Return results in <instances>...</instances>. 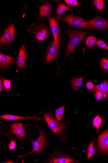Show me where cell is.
I'll use <instances>...</instances> for the list:
<instances>
[{
  "label": "cell",
  "instance_id": "cell-1",
  "mask_svg": "<svg viewBox=\"0 0 108 163\" xmlns=\"http://www.w3.org/2000/svg\"><path fill=\"white\" fill-rule=\"evenodd\" d=\"M68 33L70 40L66 50V58L83 40L88 33L85 31L69 30Z\"/></svg>",
  "mask_w": 108,
  "mask_h": 163
},
{
  "label": "cell",
  "instance_id": "cell-2",
  "mask_svg": "<svg viewBox=\"0 0 108 163\" xmlns=\"http://www.w3.org/2000/svg\"><path fill=\"white\" fill-rule=\"evenodd\" d=\"M44 118L50 128L57 135L60 136L63 134L64 130V124H58L53 115L50 113H46L44 114Z\"/></svg>",
  "mask_w": 108,
  "mask_h": 163
},
{
  "label": "cell",
  "instance_id": "cell-3",
  "mask_svg": "<svg viewBox=\"0 0 108 163\" xmlns=\"http://www.w3.org/2000/svg\"><path fill=\"white\" fill-rule=\"evenodd\" d=\"M63 20L70 26L76 27H82L91 29L83 19L79 16L72 15L66 16L63 18Z\"/></svg>",
  "mask_w": 108,
  "mask_h": 163
},
{
  "label": "cell",
  "instance_id": "cell-4",
  "mask_svg": "<svg viewBox=\"0 0 108 163\" xmlns=\"http://www.w3.org/2000/svg\"><path fill=\"white\" fill-rule=\"evenodd\" d=\"M61 35L58 36L57 40L53 41L50 45L48 50L45 64H47L57 56L58 52L60 43Z\"/></svg>",
  "mask_w": 108,
  "mask_h": 163
},
{
  "label": "cell",
  "instance_id": "cell-5",
  "mask_svg": "<svg viewBox=\"0 0 108 163\" xmlns=\"http://www.w3.org/2000/svg\"><path fill=\"white\" fill-rule=\"evenodd\" d=\"M31 141L33 148L32 151L24 155H20L18 159L32 154L39 153L43 150L45 142V137L44 133L40 130V135L38 139L35 141Z\"/></svg>",
  "mask_w": 108,
  "mask_h": 163
},
{
  "label": "cell",
  "instance_id": "cell-6",
  "mask_svg": "<svg viewBox=\"0 0 108 163\" xmlns=\"http://www.w3.org/2000/svg\"><path fill=\"white\" fill-rule=\"evenodd\" d=\"M15 26L11 24L8 27L3 33L1 39V44H5L12 42L15 38Z\"/></svg>",
  "mask_w": 108,
  "mask_h": 163
},
{
  "label": "cell",
  "instance_id": "cell-7",
  "mask_svg": "<svg viewBox=\"0 0 108 163\" xmlns=\"http://www.w3.org/2000/svg\"><path fill=\"white\" fill-rule=\"evenodd\" d=\"M87 23L88 26L101 30H105L108 28V21L101 18H95Z\"/></svg>",
  "mask_w": 108,
  "mask_h": 163
},
{
  "label": "cell",
  "instance_id": "cell-8",
  "mask_svg": "<svg viewBox=\"0 0 108 163\" xmlns=\"http://www.w3.org/2000/svg\"><path fill=\"white\" fill-rule=\"evenodd\" d=\"M98 143L99 149L101 152H108V129L99 136Z\"/></svg>",
  "mask_w": 108,
  "mask_h": 163
},
{
  "label": "cell",
  "instance_id": "cell-9",
  "mask_svg": "<svg viewBox=\"0 0 108 163\" xmlns=\"http://www.w3.org/2000/svg\"><path fill=\"white\" fill-rule=\"evenodd\" d=\"M26 44L24 43L19 52L16 61V64L19 68L22 69L24 67L26 64Z\"/></svg>",
  "mask_w": 108,
  "mask_h": 163
},
{
  "label": "cell",
  "instance_id": "cell-10",
  "mask_svg": "<svg viewBox=\"0 0 108 163\" xmlns=\"http://www.w3.org/2000/svg\"><path fill=\"white\" fill-rule=\"evenodd\" d=\"M11 130L14 134L19 137L24 138L26 137L24 129L21 123H16L12 124Z\"/></svg>",
  "mask_w": 108,
  "mask_h": 163
},
{
  "label": "cell",
  "instance_id": "cell-11",
  "mask_svg": "<svg viewBox=\"0 0 108 163\" xmlns=\"http://www.w3.org/2000/svg\"><path fill=\"white\" fill-rule=\"evenodd\" d=\"M15 58L5 55L1 53H0V66L1 68H5L13 63Z\"/></svg>",
  "mask_w": 108,
  "mask_h": 163
},
{
  "label": "cell",
  "instance_id": "cell-12",
  "mask_svg": "<svg viewBox=\"0 0 108 163\" xmlns=\"http://www.w3.org/2000/svg\"><path fill=\"white\" fill-rule=\"evenodd\" d=\"M95 93L99 91L103 94V97L106 98L108 94V81L106 80L95 86L93 90Z\"/></svg>",
  "mask_w": 108,
  "mask_h": 163
},
{
  "label": "cell",
  "instance_id": "cell-13",
  "mask_svg": "<svg viewBox=\"0 0 108 163\" xmlns=\"http://www.w3.org/2000/svg\"><path fill=\"white\" fill-rule=\"evenodd\" d=\"M49 21L55 40L56 41L58 36V35L59 30V24L55 18H50Z\"/></svg>",
  "mask_w": 108,
  "mask_h": 163
},
{
  "label": "cell",
  "instance_id": "cell-14",
  "mask_svg": "<svg viewBox=\"0 0 108 163\" xmlns=\"http://www.w3.org/2000/svg\"><path fill=\"white\" fill-rule=\"evenodd\" d=\"M0 118H1V119H6L10 120H15L19 119H30L35 120L37 121H41V119L40 118L37 117L35 116L33 117L31 116L28 117H24L16 116L14 115L6 114L3 115H1V116H0Z\"/></svg>",
  "mask_w": 108,
  "mask_h": 163
},
{
  "label": "cell",
  "instance_id": "cell-15",
  "mask_svg": "<svg viewBox=\"0 0 108 163\" xmlns=\"http://www.w3.org/2000/svg\"><path fill=\"white\" fill-rule=\"evenodd\" d=\"M34 32L36 39L40 41L44 40L48 34L47 29L44 27L37 28Z\"/></svg>",
  "mask_w": 108,
  "mask_h": 163
},
{
  "label": "cell",
  "instance_id": "cell-16",
  "mask_svg": "<svg viewBox=\"0 0 108 163\" xmlns=\"http://www.w3.org/2000/svg\"><path fill=\"white\" fill-rule=\"evenodd\" d=\"M75 160L69 157L61 156L53 158L49 160V163H69L76 162Z\"/></svg>",
  "mask_w": 108,
  "mask_h": 163
},
{
  "label": "cell",
  "instance_id": "cell-17",
  "mask_svg": "<svg viewBox=\"0 0 108 163\" xmlns=\"http://www.w3.org/2000/svg\"><path fill=\"white\" fill-rule=\"evenodd\" d=\"M40 15L41 17L49 15L51 12V8L50 5H45L41 6L40 10Z\"/></svg>",
  "mask_w": 108,
  "mask_h": 163
},
{
  "label": "cell",
  "instance_id": "cell-18",
  "mask_svg": "<svg viewBox=\"0 0 108 163\" xmlns=\"http://www.w3.org/2000/svg\"><path fill=\"white\" fill-rule=\"evenodd\" d=\"M85 76L80 78H72L70 82L72 86V88L74 89V91L78 90V88L82 86Z\"/></svg>",
  "mask_w": 108,
  "mask_h": 163
},
{
  "label": "cell",
  "instance_id": "cell-19",
  "mask_svg": "<svg viewBox=\"0 0 108 163\" xmlns=\"http://www.w3.org/2000/svg\"><path fill=\"white\" fill-rule=\"evenodd\" d=\"M65 106H63L55 110V115L58 124H61V120L64 112Z\"/></svg>",
  "mask_w": 108,
  "mask_h": 163
},
{
  "label": "cell",
  "instance_id": "cell-20",
  "mask_svg": "<svg viewBox=\"0 0 108 163\" xmlns=\"http://www.w3.org/2000/svg\"><path fill=\"white\" fill-rule=\"evenodd\" d=\"M69 10V8L66 6L64 4L62 3L57 7L56 12L58 15L61 16L65 11Z\"/></svg>",
  "mask_w": 108,
  "mask_h": 163
},
{
  "label": "cell",
  "instance_id": "cell-21",
  "mask_svg": "<svg viewBox=\"0 0 108 163\" xmlns=\"http://www.w3.org/2000/svg\"><path fill=\"white\" fill-rule=\"evenodd\" d=\"M97 152L94 147V144L91 142L89 145L88 150V158H90L94 155L96 154Z\"/></svg>",
  "mask_w": 108,
  "mask_h": 163
},
{
  "label": "cell",
  "instance_id": "cell-22",
  "mask_svg": "<svg viewBox=\"0 0 108 163\" xmlns=\"http://www.w3.org/2000/svg\"><path fill=\"white\" fill-rule=\"evenodd\" d=\"M97 39L93 36L89 37L86 40L85 44L88 47L93 46L96 43Z\"/></svg>",
  "mask_w": 108,
  "mask_h": 163
},
{
  "label": "cell",
  "instance_id": "cell-23",
  "mask_svg": "<svg viewBox=\"0 0 108 163\" xmlns=\"http://www.w3.org/2000/svg\"><path fill=\"white\" fill-rule=\"evenodd\" d=\"M102 122V120L99 116H97L94 118L93 121V124L94 126L97 128V133L99 132V129Z\"/></svg>",
  "mask_w": 108,
  "mask_h": 163
},
{
  "label": "cell",
  "instance_id": "cell-24",
  "mask_svg": "<svg viewBox=\"0 0 108 163\" xmlns=\"http://www.w3.org/2000/svg\"><path fill=\"white\" fill-rule=\"evenodd\" d=\"M3 84L6 91L7 93L11 91L12 89L11 88V81L7 80L4 78H2Z\"/></svg>",
  "mask_w": 108,
  "mask_h": 163
},
{
  "label": "cell",
  "instance_id": "cell-25",
  "mask_svg": "<svg viewBox=\"0 0 108 163\" xmlns=\"http://www.w3.org/2000/svg\"><path fill=\"white\" fill-rule=\"evenodd\" d=\"M94 5L98 9L102 10L104 7V2L102 0H95L94 2Z\"/></svg>",
  "mask_w": 108,
  "mask_h": 163
},
{
  "label": "cell",
  "instance_id": "cell-26",
  "mask_svg": "<svg viewBox=\"0 0 108 163\" xmlns=\"http://www.w3.org/2000/svg\"><path fill=\"white\" fill-rule=\"evenodd\" d=\"M100 66L104 69L108 70V60L106 58H103L100 62Z\"/></svg>",
  "mask_w": 108,
  "mask_h": 163
},
{
  "label": "cell",
  "instance_id": "cell-27",
  "mask_svg": "<svg viewBox=\"0 0 108 163\" xmlns=\"http://www.w3.org/2000/svg\"><path fill=\"white\" fill-rule=\"evenodd\" d=\"M96 44L100 47L104 49L108 50V46L107 45L101 40L97 41Z\"/></svg>",
  "mask_w": 108,
  "mask_h": 163
},
{
  "label": "cell",
  "instance_id": "cell-28",
  "mask_svg": "<svg viewBox=\"0 0 108 163\" xmlns=\"http://www.w3.org/2000/svg\"><path fill=\"white\" fill-rule=\"evenodd\" d=\"M65 1L68 5L70 6H73L79 5V3L76 0H65Z\"/></svg>",
  "mask_w": 108,
  "mask_h": 163
},
{
  "label": "cell",
  "instance_id": "cell-29",
  "mask_svg": "<svg viewBox=\"0 0 108 163\" xmlns=\"http://www.w3.org/2000/svg\"><path fill=\"white\" fill-rule=\"evenodd\" d=\"M95 97L98 101L103 98V94L100 91H97L95 93Z\"/></svg>",
  "mask_w": 108,
  "mask_h": 163
},
{
  "label": "cell",
  "instance_id": "cell-30",
  "mask_svg": "<svg viewBox=\"0 0 108 163\" xmlns=\"http://www.w3.org/2000/svg\"><path fill=\"white\" fill-rule=\"evenodd\" d=\"M86 86L87 88L89 90L94 89V86L92 82H89L86 83Z\"/></svg>",
  "mask_w": 108,
  "mask_h": 163
},
{
  "label": "cell",
  "instance_id": "cell-31",
  "mask_svg": "<svg viewBox=\"0 0 108 163\" xmlns=\"http://www.w3.org/2000/svg\"><path fill=\"white\" fill-rule=\"evenodd\" d=\"M16 146L15 142L13 140H12L9 145V149L10 150H14L15 149Z\"/></svg>",
  "mask_w": 108,
  "mask_h": 163
},
{
  "label": "cell",
  "instance_id": "cell-32",
  "mask_svg": "<svg viewBox=\"0 0 108 163\" xmlns=\"http://www.w3.org/2000/svg\"><path fill=\"white\" fill-rule=\"evenodd\" d=\"M3 85L1 79H0V92H2L3 91Z\"/></svg>",
  "mask_w": 108,
  "mask_h": 163
},
{
  "label": "cell",
  "instance_id": "cell-33",
  "mask_svg": "<svg viewBox=\"0 0 108 163\" xmlns=\"http://www.w3.org/2000/svg\"><path fill=\"white\" fill-rule=\"evenodd\" d=\"M108 2V1H107Z\"/></svg>",
  "mask_w": 108,
  "mask_h": 163
}]
</instances>
